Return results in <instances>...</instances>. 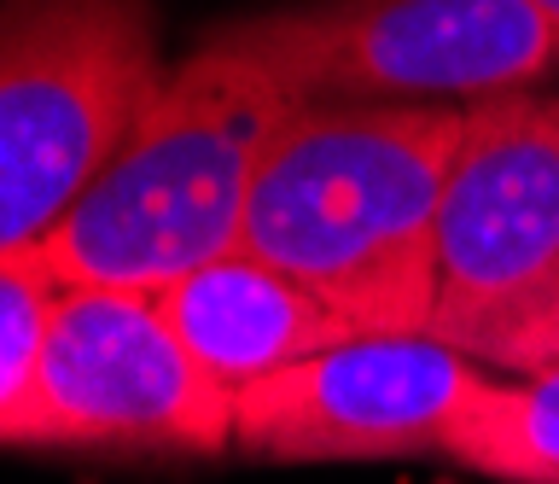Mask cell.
Masks as SVG:
<instances>
[{"mask_svg":"<svg viewBox=\"0 0 559 484\" xmlns=\"http://www.w3.org/2000/svg\"><path fill=\"white\" fill-rule=\"evenodd\" d=\"M478 106H297L257 164L239 251L361 333H426L443 204Z\"/></svg>","mask_w":559,"mask_h":484,"instance_id":"1","label":"cell"},{"mask_svg":"<svg viewBox=\"0 0 559 484\" xmlns=\"http://www.w3.org/2000/svg\"><path fill=\"white\" fill-rule=\"evenodd\" d=\"M292 111L251 59L204 36L41 246L52 274L64 286L164 292L239 251L257 164Z\"/></svg>","mask_w":559,"mask_h":484,"instance_id":"2","label":"cell"},{"mask_svg":"<svg viewBox=\"0 0 559 484\" xmlns=\"http://www.w3.org/2000/svg\"><path fill=\"white\" fill-rule=\"evenodd\" d=\"M164 76L146 0H0V257L64 228Z\"/></svg>","mask_w":559,"mask_h":484,"instance_id":"3","label":"cell"},{"mask_svg":"<svg viewBox=\"0 0 559 484\" xmlns=\"http://www.w3.org/2000/svg\"><path fill=\"white\" fill-rule=\"evenodd\" d=\"M292 106H478L559 76L531 0H326L216 29Z\"/></svg>","mask_w":559,"mask_h":484,"instance_id":"4","label":"cell"},{"mask_svg":"<svg viewBox=\"0 0 559 484\" xmlns=\"http://www.w3.org/2000/svg\"><path fill=\"white\" fill-rule=\"evenodd\" d=\"M426 333L501 374L559 362V94L478 106L443 204Z\"/></svg>","mask_w":559,"mask_h":484,"instance_id":"5","label":"cell"},{"mask_svg":"<svg viewBox=\"0 0 559 484\" xmlns=\"http://www.w3.org/2000/svg\"><path fill=\"white\" fill-rule=\"evenodd\" d=\"M17 444L222 456L234 391L175 339L152 292L64 286Z\"/></svg>","mask_w":559,"mask_h":484,"instance_id":"6","label":"cell"},{"mask_svg":"<svg viewBox=\"0 0 559 484\" xmlns=\"http://www.w3.org/2000/svg\"><path fill=\"white\" fill-rule=\"evenodd\" d=\"M489 368L431 333H361L234 391V449L257 461H367L443 449Z\"/></svg>","mask_w":559,"mask_h":484,"instance_id":"7","label":"cell"},{"mask_svg":"<svg viewBox=\"0 0 559 484\" xmlns=\"http://www.w3.org/2000/svg\"><path fill=\"white\" fill-rule=\"evenodd\" d=\"M175 339L222 379L227 391L269 379L280 368L338 344L361 339L356 321L326 309L314 292H304L292 274L257 263L251 251H227L216 263L181 274L175 286L152 292Z\"/></svg>","mask_w":559,"mask_h":484,"instance_id":"8","label":"cell"},{"mask_svg":"<svg viewBox=\"0 0 559 484\" xmlns=\"http://www.w3.org/2000/svg\"><path fill=\"white\" fill-rule=\"evenodd\" d=\"M437 456L501 484H559V362L542 374L489 379L454 414Z\"/></svg>","mask_w":559,"mask_h":484,"instance_id":"9","label":"cell"},{"mask_svg":"<svg viewBox=\"0 0 559 484\" xmlns=\"http://www.w3.org/2000/svg\"><path fill=\"white\" fill-rule=\"evenodd\" d=\"M64 281L41 251L0 257V444H17L24 409L41 379V351L52 333Z\"/></svg>","mask_w":559,"mask_h":484,"instance_id":"10","label":"cell"},{"mask_svg":"<svg viewBox=\"0 0 559 484\" xmlns=\"http://www.w3.org/2000/svg\"><path fill=\"white\" fill-rule=\"evenodd\" d=\"M531 7L542 12V24L554 29V42H559V0H531Z\"/></svg>","mask_w":559,"mask_h":484,"instance_id":"11","label":"cell"}]
</instances>
